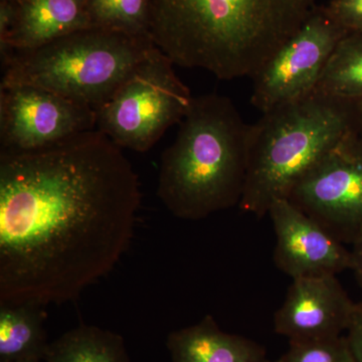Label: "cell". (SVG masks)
Listing matches in <instances>:
<instances>
[{
    "instance_id": "1",
    "label": "cell",
    "mask_w": 362,
    "mask_h": 362,
    "mask_svg": "<svg viewBox=\"0 0 362 362\" xmlns=\"http://www.w3.org/2000/svg\"><path fill=\"white\" fill-rule=\"evenodd\" d=\"M140 204L132 164L97 129L0 153V304L78 299L127 251Z\"/></svg>"
},
{
    "instance_id": "2",
    "label": "cell",
    "mask_w": 362,
    "mask_h": 362,
    "mask_svg": "<svg viewBox=\"0 0 362 362\" xmlns=\"http://www.w3.org/2000/svg\"><path fill=\"white\" fill-rule=\"evenodd\" d=\"M317 0H152L150 39L175 65L223 81L252 78Z\"/></svg>"
},
{
    "instance_id": "3",
    "label": "cell",
    "mask_w": 362,
    "mask_h": 362,
    "mask_svg": "<svg viewBox=\"0 0 362 362\" xmlns=\"http://www.w3.org/2000/svg\"><path fill=\"white\" fill-rule=\"evenodd\" d=\"M249 124L232 100L194 97L175 142L164 150L157 197L181 220L199 221L239 206L247 168Z\"/></svg>"
},
{
    "instance_id": "4",
    "label": "cell",
    "mask_w": 362,
    "mask_h": 362,
    "mask_svg": "<svg viewBox=\"0 0 362 362\" xmlns=\"http://www.w3.org/2000/svg\"><path fill=\"white\" fill-rule=\"evenodd\" d=\"M352 104L314 92L249 124L247 168L239 206L261 218L351 130Z\"/></svg>"
},
{
    "instance_id": "5",
    "label": "cell",
    "mask_w": 362,
    "mask_h": 362,
    "mask_svg": "<svg viewBox=\"0 0 362 362\" xmlns=\"http://www.w3.org/2000/svg\"><path fill=\"white\" fill-rule=\"evenodd\" d=\"M150 37L88 28L1 59V85L51 90L95 110L153 51Z\"/></svg>"
},
{
    "instance_id": "6",
    "label": "cell",
    "mask_w": 362,
    "mask_h": 362,
    "mask_svg": "<svg viewBox=\"0 0 362 362\" xmlns=\"http://www.w3.org/2000/svg\"><path fill=\"white\" fill-rule=\"evenodd\" d=\"M158 49L140 64L113 96L96 109V129L121 148L146 152L180 124L192 106L187 86Z\"/></svg>"
},
{
    "instance_id": "7",
    "label": "cell",
    "mask_w": 362,
    "mask_h": 362,
    "mask_svg": "<svg viewBox=\"0 0 362 362\" xmlns=\"http://www.w3.org/2000/svg\"><path fill=\"white\" fill-rule=\"evenodd\" d=\"M347 33L317 6L309 18L252 77V105L262 113L308 97Z\"/></svg>"
},
{
    "instance_id": "8",
    "label": "cell",
    "mask_w": 362,
    "mask_h": 362,
    "mask_svg": "<svg viewBox=\"0 0 362 362\" xmlns=\"http://www.w3.org/2000/svg\"><path fill=\"white\" fill-rule=\"evenodd\" d=\"M328 232L350 243L362 232V141L351 130L301 178L288 197Z\"/></svg>"
},
{
    "instance_id": "9",
    "label": "cell",
    "mask_w": 362,
    "mask_h": 362,
    "mask_svg": "<svg viewBox=\"0 0 362 362\" xmlns=\"http://www.w3.org/2000/svg\"><path fill=\"white\" fill-rule=\"evenodd\" d=\"M96 110L28 85L0 86V153L49 148L96 129Z\"/></svg>"
},
{
    "instance_id": "10",
    "label": "cell",
    "mask_w": 362,
    "mask_h": 362,
    "mask_svg": "<svg viewBox=\"0 0 362 362\" xmlns=\"http://www.w3.org/2000/svg\"><path fill=\"white\" fill-rule=\"evenodd\" d=\"M268 214L276 235L274 261L293 280L337 276L350 269V251L341 240L289 199L274 202Z\"/></svg>"
},
{
    "instance_id": "11",
    "label": "cell",
    "mask_w": 362,
    "mask_h": 362,
    "mask_svg": "<svg viewBox=\"0 0 362 362\" xmlns=\"http://www.w3.org/2000/svg\"><path fill=\"white\" fill-rule=\"evenodd\" d=\"M354 307L337 276L295 279L274 316V328L289 342L341 337Z\"/></svg>"
},
{
    "instance_id": "12",
    "label": "cell",
    "mask_w": 362,
    "mask_h": 362,
    "mask_svg": "<svg viewBox=\"0 0 362 362\" xmlns=\"http://www.w3.org/2000/svg\"><path fill=\"white\" fill-rule=\"evenodd\" d=\"M88 28L92 26L87 0H18L16 25L0 42L1 59L13 52L33 51Z\"/></svg>"
},
{
    "instance_id": "13",
    "label": "cell",
    "mask_w": 362,
    "mask_h": 362,
    "mask_svg": "<svg viewBox=\"0 0 362 362\" xmlns=\"http://www.w3.org/2000/svg\"><path fill=\"white\" fill-rule=\"evenodd\" d=\"M173 362H268L259 343L223 332L211 315L173 331L166 341Z\"/></svg>"
},
{
    "instance_id": "14",
    "label": "cell",
    "mask_w": 362,
    "mask_h": 362,
    "mask_svg": "<svg viewBox=\"0 0 362 362\" xmlns=\"http://www.w3.org/2000/svg\"><path fill=\"white\" fill-rule=\"evenodd\" d=\"M44 307L0 304V361H44L49 343Z\"/></svg>"
},
{
    "instance_id": "15",
    "label": "cell",
    "mask_w": 362,
    "mask_h": 362,
    "mask_svg": "<svg viewBox=\"0 0 362 362\" xmlns=\"http://www.w3.org/2000/svg\"><path fill=\"white\" fill-rule=\"evenodd\" d=\"M44 362H130L123 337L80 324L49 343Z\"/></svg>"
},
{
    "instance_id": "16",
    "label": "cell",
    "mask_w": 362,
    "mask_h": 362,
    "mask_svg": "<svg viewBox=\"0 0 362 362\" xmlns=\"http://www.w3.org/2000/svg\"><path fill=\"white\" fill-rule=\"evenodd\" d=\"M315 92L350 104L362 101V35L347 33L340 40Z\"/></svg>"
},
{
    "instance_id": "17",
    "label": "cell",
    "mask_w": 362,
    "mask_h": 362,
    "mask_svg": "<svg viewBox=\"0 0 362 362\" xmlns=\"http://www.w3.org/2000/svg\"><path fill=\"white\" fill-rule=\"evenodd\" d=\"M152 0H87L92 28L150 37Z\"/></svg>"
},
{
    "instance_id": "18",
    "label": "cell",
    "mask_w": 362,
    "mask_h": 362,
    "mask_svg": "<svg viewBox=\"0 0 362 362\" xmlns=\"http://www.w3.org/2000/svg\"><path fill=\"white\" fill-rule=\"evenodd\" d=\"M268 362H356L346 337L313 341L290 342V347L277 361Z\"/></svg>"
},
{
    "instance_id": "19",
    "label": "cell",
    "mask_w": 362,
    "mask_h": 362,
    "mask_svg": "<svg viewBox=\"0 0 362 362\" xmlns=\"http://www.w3.org/2000/svg\"><path fill=\"white\" fill-rule=\"evenodd\" d=\"M324 6L345 33L362 35V0H330Z\"/></svg>"
},
{
    "instance_id": "20",
    "label": "cell",
    "mask_w": 362,
    "mask_h": 362,
    "mask_svg": "<svg viewBox=\"0 0 362 362\" xmlns=\"http://www.w3.org/2000/svg\"><path fill=\"white\" fill-rule=\"evenodd\" d=\"M346 340L356 362H362V303L356 304L346 329Z\"/></svg>"
},
{
    "instance_id": "21",
    "label": "cell",
    "mask_w": 362,
    "mask_h": 362,
    "mask_svg": "<svg viewBox=\"0 0 362 362\" xmlns=\"http://www.w3.org/2000/svg\"><path fill=\"white\" fill-rule=\"evenodd\" d=\"M18 16V1L0 0V42H4L13 30Z\"/></svg>"
},
{
    "instance_id": "22",
    "label": "cell",
    "mask_w": 362,
    "mask_h": 362,
    "mask_svg": "<svg viewBox=\"0 0 362 362\" xmlns=\"http://www.w3.org/2000/svg\"><path fill=\"white\" fill-rule=\"evenodd\" d=\"M352 249L350 250L351 256V265L350 270L354 272L357 281L362 286V232L356 235V239L352 240Z\"/></svg>"
},
{
    "instance_id": "23",
    "label": "cell",
    "mask_w": 362,
    "mask_h": 362,
    "mask_svg": "<svg viewBox=\"0 0 362 362\" xmlns=\"http://www.w3.org/2000/svg\"><path fill=\"white\" fill-rule=\"evenodd\" d=\"M351 131L362 141V101L352 104Z\"/></svg>"
},
{
    "instance_id": "24",
    "label": "cell",
    "mask_w": 362,
    "mask_h": 362,
    "mask_svg": "<svg viewBox=\"0 0 362 362\" xmlns=\"http://www.w3.org/2000/svg\"><path fill=\"white\" fill-rule=\"evenodd\" d=\"M0 362H44L37 359H25V361H0Z\"/></svg>"
},
{
    "instance_id": "25",
    "label": "cell",
    "mask_w": 362,
    "mask_h": 362,
    "mask_svg": "<svg viewBox=\"0 0 362 362\" xmlns=\"http://www.w3.org/2000/svg\"><path fill=\"white\" fill-rule=\"evenodd\" d=\"M11 1H18V0H11Z\"/></svg>"
}]
</instances>
